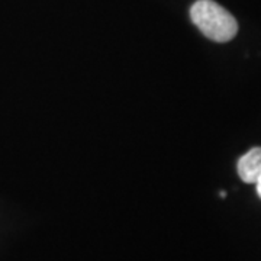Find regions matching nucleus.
I'll return each mask as SVG.
<instances>
[{"label":"nucleus","mask_w":261,"mask_h":261,"mask_svg":"<svg viewBox=\"0 0 261 261\" xmlns=\"http://www.w3.org/2000/svg\"><path fill=\"white\" fill-rule=\"evenodd\" d=\"M190 18L206 38L228 42L238 32V22L228 10L214 0H197L190 8Z\"/></svg>","instance_id":"nucleus-1"},{"label":"nucleus","mask_w":261,"mask_h":261,"mask_svg":"<svg viewBox=\"0 0 261 261\" xmlns=\"http://www.w3.org/2000/svg\"><path fill=\"white\" fill-rule=\"evenodd\" d=\"M238 174L244 183H254L261 176V147L250 149L238 160Z\"/></svg>","instance_id":"nucleus-2"},{"label":"nucleus","mask_w":261,"mask_h":261,"mask_svg":"<svg viewBox=\"0 0 261 261\" xmlns=\"http://www.w3.org/2000/svg\"><path fill=\"white\" fill-rule=\"evenodd\" d=\"M255 186H257V195H258V197L261 199V176L258 177V180L255 181Z\"/></svg>","instance_id":"nucleus-3"}]
</instances>
